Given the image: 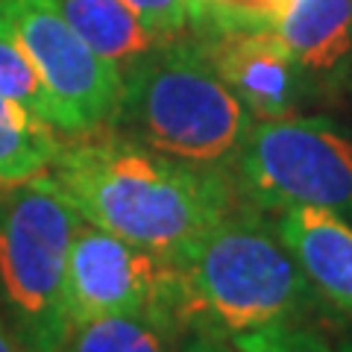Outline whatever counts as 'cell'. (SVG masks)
Wrapping results in <instances>:
<instances>
[{
    "label": "cell",
    "instance_id": "obj_12",
    "mask_svg": "<svg viewBox=\"0 0 352 352\" xmlns=\"http://www.w3.org/2000/svg\"><path fill=\"white\" fill-rule=\"evenodd\" d=\"M59 147L62 138L50 124L0 97V194L47 173Z\"/></svg>",
    "mask_w": 352,
    "mask_h": 352
},
{
    "label": "cell",
    "instance_id": "obj_7",
    "mask_svg": "<svg viewBox=\"0 0 352 352\" xmlns=\"http://www.w3.org/2000/svg\"><path fill=\"white\" fill-rule=\"evenodd\" d=\"M65 300L71 326L115 314H138L179 329L173 261L88 220L76 226L71 244Z\"/></svg>",
    "mask_w": 352,
    "mask_h": 352
},
{
    "label": "cell",
    "instance_id": "obj_20",
    "mask_svg": "<svg viewBox=\"0 0 352 352\" xmlns=\"http://www.w3.org/2000/svg\"><path fill=\"white\" fill-rule=\"evenodd\" d=\"M340 352H352V344H344V346H340Z\"/></svg>",
    "mask_w": 352,
    "mask_h": 352
},
{
    "label": "cell",
    "instance_id": "obj_10",
    "mask_svg": "<svg viewBox=\"0 0 352 352\" xmlns=\"http://www.w3.org/2000/svg\"><path fill=\"white\" fill-rule=\"evenodd\" d=\"M267 30L305 74H329L352 50V0H294Z\"/></svg>",
    "mask_w": 352,
    "mask_h": 352
},
{
    "label": "cell",
    "instance_id": "obj_16",
    "mask_svg": "<svg viewBox=\"0 0 352 352\" xmlns=\"http://www.w3.org/2000/svg\"><path fill=\"white\" fill-rule=\"evenodd\" d=\"M232 346L241 352H335L329 340L302 323H279L238 335Z\"/></svg>",
    "mask_w": 352,
    "mask_h": 352
},
{
    "label": "cell",
    "instance_id": "obj_14",
    "mask_svg": "<svg viewBox=\"0 0 352 352\" xmlns=\"http://www.w3.org/2000/svg\"><path fill=\"white\" fill-rule=\"evenodd\" d=\"M0 97L24 106L27 112H32L44 124L56 129V106H53L50 91L44 88L38 71L32 68V62L21 50V44L3 27H0Z\"/></svg>",
    "mask_w": 352,
    "mask_h": 352
},
{
    "label": "cell",
    "instance_id": "obj_4",
    "mask_svg": "<svg viewBox=\"0 0 352 352\" xmlns=\"http://www.w3.org/2000/svg\"><path fill=\"white\" fill-rule=\"evenodd\" d=\"M82 217L41 173L0 194V288L27 352H62L68 320V256Z\"/></svg>",
    "mask_w": 352,
    "mask_h": 352
},
{
    "label": "cell",
    "instance_id": "obj_18",
    "mask_svg": "<svg viewBox=\"0 0 352 352\" xmlns=\"http://www.w3.org/2000/svg\"><path fill=\"white\" fill-rule=\"evenodd\" d=\"M185 352H241V349H235L232 344H223V340H220V338L200 335L197 340H191L188 349H185Z\"/></svg>",
    "mask_w": 352,
    "mask_h": 352
},
{
    "label": "cell",
    "instance_id": "obj_15",
    "mask_svg": "<svg viewBox=\"0 0 352 352\" xmlns=\"http://www.w3.org/2000/svg\"><path fill=\"white\" fill-rule=\"evenodd\" d=\"M294 0H194L191 24L267 30Z\"/></svg>",
    "mask_w": 352,
    "mask_h": 352
},
{
    "label": "cell",
    "instance_id": "obj_1",
    "mask_svg": "<svg viewBox=\"0 0 352 352\" xmlns=\"http://www.w3.org/2000/svg\"><path fill=\"white\" fill-rule=\"evenodd\" d=\"M47 173L82 220L164 258L238 206L226 168L168 156L118 129L62 141Z\"/></svg>",
    "mask_w": 352,
    "mask_h": 352
},
{
    "label": "cell",
    "instance_id": "obj_8",
    "mask_svg": "<svg viewBox=\"0 0 352 352\" xmlns=\"http://www.w3.org/2000/svg\"><path fill=\"white\" fill-rule=\"evenodd\" d=\"M212 68L256 120L288 118L296 112L305 68L291 50L261 27L191 24Z\"/></svg>",
    "mask_w": 352,
    "mask_h": 352
},
{
    "label": "cell",
    "instance_id": "obj_3",
    "mask_svg": "<svg viewBox=\"0 0 352 352\" xmlns=\"http://www.w3.org/2000/svg\"><path fill=\"white\" fill-rule=\"evenodd\" d=\"M120 76L109 126L194 164L226 168L235 162L256 118L217 76L191 30L159 38Z\"/></svg>",
    "mask_w": 352,
    "mask_h": 352
},
{
    "label": "cell",
    "instance_id": "obj_9",
    "mask_svg": "<svg viewBox=\"0 0 352 352\" xmlns=\"http://www.w3.org/2000/svg\"><path fill=\"white\" fill-rule=\"evenodd\" d=\"M279 238L317 294L352 314V223L329 208L296 206L279 214Z\"/></svg>",
    "mask_w": 352,
    "mask_h": 352
},
{
    "label": "cell",
    "instance_id": "obj_5",
    "mask_svg": "<svg viewBox=\"0 0 352 352\" xmlns=\"http://www.w3.org/2000/svg\"><path fill=\"white\" fill-rule=\"evenodd\" d=\"M235 173L238 191L267 212L314 206L352 217V138L326 118L252 120Z\"/></svg>",
    "mask_w": 352,
    "mask_h": 352
},
{
    "label": "cell",
    "instance_id": "obj_11",
    "mask_svg": "<svg viewBox=\"0 0 352 352\" xmlns=\"http://www.w3.org/2000/svg\"><path fill=\"white\" fill-rule=\"evenodd\" d=\"M56 3L68 24L120 71L159 41V36L126 0H56Z\"/></svg>",
    "mask_w": 352,
    "mask_h": 352
},
{
    "label": "cell",
    "instance_id": "obj_19",
    "mask_svg": "<svg viewBox=\"0 0 352 352\" xmlns=\"http://www.w3.org/2000/svg\"><path fill=\"white\" fill-rule=\"evenodd\" d=\"M0 352H27L24 346H21L18 335L12 332V326H9L3 317H0Z\"/></svg>",
    "mask_w": 352,
    "mask_h": 352
},
{
    "label": "cell",
    "instance_id": "obj_13",
    "mask_svg": "<svg viewBox=\"0 0 352 352\" xmlns=\"http://www.w3.org/2000/svg\"><path fill=\"white\" fill-rule=\"evenodd\" d=\"M176 329L153 317L115 314L74 323L62 352H168Z\"/></svg>",
    "mask_w": 352,
    "mask_h": 352
},
{
    "label": "cell",
    "instance_id": "obj_6",
    "mask_svg": "<svg viewBox=\"0 0 352 352\" xmlns=\"http://www.w3.org/2000/svg\"><path fill=\"white\" fill-rule=\"evenodd\" d=\"M0 27L38 71L62 135H88L112 124L124 82L120 68L68 24L56 0H0Z\"/></svg>",
    "mask_w": 352,
    "mask_h": 352
},
{
    "label": "cell",
    "instance_id": "obj_2",
    "mask_svg": "<svg viewBox=\"0 0 352 352\" xmlns=\"http://www.w3.org/2000/svg\"><path fill=\"white\" fill-rule=\"evenodd\" d=\"M176 270V323L200 335L235 340L256 329L300 323L317 288L279 229L256 208H232L194 238Z\"/></svg>",
    "mask_w": 352,
    "mask_h": 352
},
{
    "label": "cell",
    "instance_id": "obj_17",
    "mask_svg": "<svg viewBox=\"0 0 352 352\" xmlns=\"http://www.w3.org/2000/svg\"><path fill=\"white\" fill-rule=\"evenodd\" d=\"M138 18L156 32L159 38L179 36L191 27L194 0H126Z\"/></svg>",
    "mask_w": 352,
    "mask_h": 352
}]
</instances>
